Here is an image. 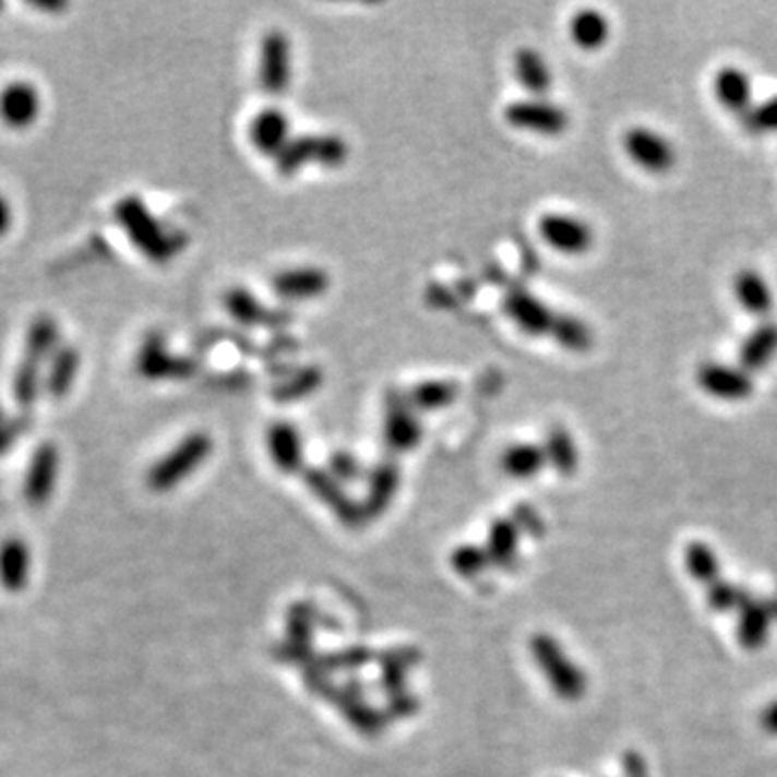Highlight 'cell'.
<instances>
[{"mask_svg":"<svg viewBox=\"0 0 777 777\" xmlns=\"http://www.w3.org/2000/svg\"><path fill=\"white\" fill-rule=\"evenodd\" d=\"M514 76L521 83V87L534 97L545 96L553 83L549 63L531 46H523L514 52Z\"/></svg>","mask_w":777,"mask_h":777,"instance_id":"4316f807","label":"cell"},{"mask_svg":"<svg viewBox=\"0 0 777 777\" xmlns=\"http://www.w3.org/2000/svg\"><path fill=\"white\" fill-rule=\"evenodd\" d=\"M59 339L61 333L57 320L50 315H37L28 326L22 359L46 366V361H50L52 355L59 350Z\"/></svg>","mask_w":777,"mask_h":777,"instance_id":"4dcf8cb0","label":"cell"},{"mask_svg":"<svg viewBox=\"0 0 777 777\" xmlns=\"http://www.w3.org/2000/svg\"><path fill=\"white\" fill-rule=\"evenodd\" d=\"M268 456L277 471L294 476L304 467L302 437L290 421H275L266 432Z\"/></svg>","mask_w":777,"mask_h":777,"instance_id":"ffe728a7","label":"cell"},{"mask_svg":"<svg viewBox=\"0 0 777 777\" xmlns=\"http://www.w3.org/2000/svg\"><path fill=\"white\" fill-rule=\"evenodd\" d=\"M503 309L510 315V320L525 331L527 335L540 337L551 333V324L555 318V311L549 309L540 298L527 290H510L503 298Z\"/></svg>","mask_w":777,"mask_h":777,"instance_id":"ac0fdd59","label":"cell"},{"mask_svg":"<svg viewBox=\"0 0 777 777\" xmlns=\"http://www.w3.org/2000/svg\"><path fill=\"white\" fill-rule=\"evenodd\" d=\"M271 288L284 300H311L331 288V277L318 266H296L277 273Z\"/></svg>","mask_w":777,"mask_h":777,"instance_id":"d6986e66","label":"cell"},{"mask_svg":"<svg viewBox=\"0 0 777 777\" xmlns=\"http://www.w3.org/2000/svg\"><path fill=\"white\" fill-rule=\"evenodd\" d=\"M302 480H304V486L309 488V492L322 501L335 516L342 525L346 527H361L368 518L363 514V507L359 501H355L348 490L344 488L342 482H337L326 469L322 467H307L302 471Z\"/></svg>","mask_w":777,"mask_h":777,"instance_id":"52a82bcc","label":"cell"},{"mask_svg":"<svg viewBox=\"0 0 777 777\" xmlns=\"http://www.w3.org/2000/svg\"><path fill=\"white\" fill-rule=\"evenodd\" d=\"M383 437H385L388 450L395 454L410 452L421 443L423 426H421L417 410L408 402L406 393L388 391L387 399H385Z\"/></svg>","mask_w":777,"mask_h":777,"instance_id":"ba28073f","label":"cell"},{"mask_svg":"<svg viewBox=\"0 0 777 777\" xmlns=\"http://www.w3.org/2000/svg\"><path fill=\"white\" fill-rule=\"evenodd\" d=\"M624 150L635 165L650 174H668L677 165V152L670 141L650 128H631L624 134Z\"/></svg>","mask_w":777,"mask_h":777,"instance_id":"8fae6325","label":"cell"},{"mask_svg":"<svg viewBox=\"0 0 777 777\" xmlns=\"http://www.w3.org/2000/svg\"><path fill=\"white\" fill-rule=\"evenodd\" d=\"M326 702L333 704L339 710V715L348 721V726L363 737L376 739L387 730L388 717L385 708H376L366 697L350 695L342 684L335 686V691Z\"/></svg>","mask_w":777,"mask_h":777,"instance_id":"9a60e30c","label":"cell"},{"mask_svg":"<svg viewBox=\"0 0 777 777\" xmlns=\"http://www.w3.org/2000/svg\"><path fill=\"white\" fill-rule=\"evenodd\" d=\"M399 480H402L399 465L391 458L372 467V471L368 474V492L366 499L361 501L368 521H374L387 512L399 490Z\"/></svg>","mask_w":777,"mask_h":777,"instance_id":"603a6c76","label":"cell"},{"mask_svg":"<svg viewBox=\"0 0 777 777\" xmlns=\"http://www.w3.org/2000/svg\"><path fill=\"white\" fill-rule=\"evenodd\" d=\"M777 620V598H750L739 609L737 637L745 650H758L767 644Z\"/></svg>","mask_w":777,"mask_h":777,"instance_id":"e0dca14e","label":"cell"},{"mask_svg":"<svg viewBox=\"0 0 777 777\" xmlns=\"http://www.w3.org/2000/svg\"><path fill=\"white\" fill-rule=\"evenodd\" d=\"M516 525V529L521 531V536H529V538H542L545 536V518L540 516V512L529 505V503H518L514 510H512V516H510Z\"/></svg>","mask_w":777,"mask_h":777,"instance_id":"bcb514c9","label":"cell"},{"mask_svg":"<svg viewBox=\"0 0 777 777\" xmlns=\"http://www.w3.org/2000/svg\"><path fill=\"white\" fill-rule=\"evenodd\" d=\"M322 381H324V374H322V370L318 366H304V368H300V370H296L294 374H290L286 381L275 385L273 399L279 402V404H290V402L304 399L307 395H311V393H315L318 388L322 387Z\"/></svg>","mask_w":777,"mask_h":777,"instance_id":"e575fe53","label":"cell"},{"mask_svg":"<svg viewBox=\"0 0 777 777\" xmlns=\"http://www.w3.org/2000/svg\"><path fill=\"white\" fill-rule=\"evenodd\" d=\"M350 147L337 134H300L290 139L284 152L275 158L279 176H296L307 165L342 167L348 160Z\"/></svg>","mask_w":777,"mask_h":777,"instance_id":"277c9868","label":"cell"},{"mask_svg":"<svg viewBox=\"0 0 777 777\" xmlns=\"http://www.w3.org/2000/svg\"><path fill=\"white\" fill-rule=\"evenodd\" d=\"M59 478H61V450L57 447V443L44 441L33 452L24 474L22 494L28 507L33 510L46 507L57 492Z\"/></svg>","mask_w":777,"mask_h":777,"instance_id":"8992f818","label":"cell"},{"mask_svg":"<svg viewBox=\"0 0 777 777\" xmlns=\"http://www.w3.org/2000/svg\"><path fill=\"white\" fill-rule=\"evenodd\" d=\"M214 441L207 432H191L187 434L174 450H169L160 461H156L145 474V485L152 492L165 494L176 490L187 478L212 456Z\"/></svg>","mask_w":777,"mask_h":777,"instance_id":"7a4b0ae2","label":"cell"},{"mask_svg":"<svg viewBox=\"0 0 777 777\" xmlns=\"http://www.w3.org/2000/svg\"><path fill=\"white\" fill-rule=\"evenodd\" d=\"M290 39L284 31L271 28L260 44V85L268 96L286 94L290 85Z\"/></svg>","mask_w":777,"mask_h":777,"instance_id":"30bf717a","label":"cell"},{"mask_svg":"<svg viewBox=\"0 0 777 777\" xmlns=\"http://www.w3.org/2000/svg\"><path fill=\"white\" fill-rule=\"evenodd\" d=\"M115 218L130 242L154 264H167L180 249V242L150 212L139 196H125L115 205Z\"/></svg>","mask_w":777,"mask_h":777,"instance_id":"6da1fadb","label":"cell"},{"mask_svg":"<svg viewBox=\"0 0 777 777\" xmlns=\"http://www.w3.org/2000/svg\"><path fill=\"white\" fill-rule=\"evenodd\" d=\"M320 657H322L324 668L331 674H335L339 670L357 672V670L370 666L372 661H376V653L372 648H368V646H348V648H342V650H335V653H324Z\"/></svg>","mask_w":777,"mask_h":777,"instance_id":"60d3db41","label":"cell"},{"mask_svg":"<svg viewBox=\"0 0 777 777\" xmlns=\"http://www.w3.org/2000/svg\"><path fill=\"white\" fill-rule=\"evenodd\" d=\"M81 366H83V357L76 346H59V350L48 361L44 391L55 399L68 397L79 381Z\"/></svg>","mask_w":777,"mask_h":777,"instance_id":"d4e9b609","label":"cell"},{"mask_svg":"<svg viewBox=\"0 0 777 777\" xmlns=\"http://www.w3.org/2000/svg\"><path fill=\"white\" fill-rule=\"evenodd\" d=\"M324 626V615L318 611L315 605L307 600L291 602L286 613V637L302 644H313L315 629Z\"/></svg>","mask_w":777,"mask_h":777,"instance_id":"8d00e7d4","label":"cell"},{"mask_svg":"<svg viewBox=\"0 0 777 777\" xmlns=\"http://www.w3.org/2000/svg\"><path fill=\"white\" fill-rule=\"evenodd\" d=\"M44 99L28 81H11L0 89V121L9 130L24 132L33 128L41 115Z\"/></svg>","mask_w":777,"mask_h":777,"instance_id":"7c38bea8","label":"cell"},{"mask_svg":"<svg viewBox=\"0 0 777 777\" xmlns=\"http://www.w3.org/2000/svg\"><path fill=\"white\" fill-rule=\"evenodd\" d=\"M136 370L143 379L156 383V381H184L191 379L199 370V363L176 355L167 348V339L163 333H150L141 350L136 355Z\"/></svg>","mask_w":777,"mask_h":777,"instance_id":"5b68a950","label":"cell"},{"mask_svg":"<svg viewBox=\"0 0 777 777\" xmlns=\"http://www.w3.org/2000/svg\"><path fill=\"white\" fill-rule=\"evenodd\" d=\"M41 370H44V366L33 363L28 359H22L17 363L15 374H13V399L17 406L31 408L37 402V395L44 388Z\"/></svg>","mask_w":777,"mask_h":777,"instance_id":"f35d334b","label":"cell"},{"mask_svg":"<svg viewBox=\"0 0 777 777\" xmlns=\"http://www.w3.org/2000/svg\"><path fill=\"white\" fill-rule=\"evenodd\" d=\"M529 653L553 693L564 702H577L587 691V679L582 668L569 657L562 644L549 633H534Z\"/></svg>","mask_w":777,"mask_h":777,"instance_id":"3957f363","label":"cell"},{"mask_svg":"<svg viewBox=\"0 0 777 777\" xmlns=\"http://www.w3.org/2000/svg\"><path fill=\"white\" fill-rule=\"evenodd\" d=\"M381 689L388 695L408 691V672L404 670H395V668H383L381 674Z\"/></svg>","mask_w":777,"mask_h":777,"instance_id":"f907efd6","label":"cell"},{"mask_svg":"<svg viewBox=\"0 0 777 777\" xmlns=\"http://www.w3.org/2000/svg\"><path fill=\"white\" fill-rule=\"evenodd\" d=\"M538 231L551 249L566 255H582L591 249L594 242L591 227L583 223L582 218L571 214H558V212L545 214L538 223Z\"/></svg>","mask_w":777,"mask_h":777,"instance_id":"4fadbf2b","label":"cell"},{"mask_svg":"<svg viewBox=\"0 0 777 777\" xmlns=\"http://www.w3.org/2000/svg\"><path fill=\"white\" fill-rule=\"evenodd\" d=\"M777 355V324L772 320L761 322L739 348V368L748 374L763 372Z\"/></svg>","mask_w":777,"mask_h":777,"instance_id":"cb8c5ba5","label":"cell"},{"mask_svg":"<svg viewBox=\"0 0 777 777\" xmlns=\"http://www.w3.org/2000/svg\"><path fill=\"white\" fill-rule=\"evenodd\" d=\"M249 136L260 154L277 158L290 143V119L282 108H264L253 117Z\"/></svg>","mask_w":777,"mask_h":777,"instance_id":"7402d4cb","label":"cell"},{"mask_svg":"<svg viewBox=\"0 0 777 777\" xmlns=\"http://www.w3.org/2000/svg\"><path fill=\"white\" fill-rule=\"evenodd\" d=\"M695 381L704 393L726 402H743L754 393V376L734 366L704 363L697 368Z\"/></svg>","mask_w":777,"mask_h":777,"instance_id":"5bb4252c","label":"cell"},{"mask_svg":"<svg viewBox=\"0 0 777 777\" xmlns=\"http://www.w3.org/2000/svg\"><path fill=\"white\" fill-rule=\"evenodd\" d=\"M518 545L521 531L516 529L512 518H494L490 523L485 547L490 564L505 571L514 569L518 564Z\"/></svg>","mask_w":777,"mask_h":777,"instance_id":"83f0119b","label":"cell"},{"mask_svg":"<svg viewBox=\"0 0 777 777\" xmlns=\"http://www.w3.org/2000/svg\"><path fill=\"white\" fill-rule=\"evenodd\" d=\"M706 596H708L710 607L717 611H739L752 598V594L745 591L743 587H737L724 579L710 583L706 587Z\"/></svg>","mask_w":777,"mask_h":777,"instance_id":"b9f144b4","label":"cell"},{"mask_svg":"<svg viewBox=\"0 0 777 777\" xmlns=\"http://www.w3.org/2000/svg\"><path fill=\"white\" fill-rule=\"evenodd\" d=\"M33 573V553L26 540L9 536L0 542V587L9 594H22Z\"/></svg>","mask_w":777,"mask_h":777,"instance_id":"44dd1931","label":"cell"},{"mask_svg":"<svg viewBox=\"0 0 777 777\" xmlns=\"http://www.w3.org/2000/svg\"><path fill=\"white\" fill-rule=\"evenodd\" d=\"M22 426L15 419H9L7 413L0 408V456L9 454L11 447L20 441Z\"/></svg>","mask_w":777,"mask_h":777,"instance_id":"681fc988","label":"cell"},{"mask_svg":"<svg viewBox=\"0 0 777 777\" xmlns=\"http://www.w3.org/2000/svg\"><path fill=\"white\" fill-rule=\"evenodd\" d=\"M547 467V456L542 445L536 443H514L501 456V469L512 480H531Z\"/></svg>","mask_w":777,"mask_h":777,"instance_id":"1f68e13d","label":"cell"},{"mask_svg":"<svg viewBox=\"0 0 777 777\" xmlns=\"http://www.w3.org/2000/svg\"><path fill=\"white\" fill-rule=\"evenodd\" d=\"M715 96L719 99V104L724 108H728L734 115H741V119L750 112V108L754 106L752 101V81L750 76L734 68H721L715 76Z\"/></svg>","mask_w":777,"mask_h":777,"instance_id":"484cf974","label":"cell"},{"mask_svg":"<svg viewBox=\"0 0 777 777\" xmlns=\"http://www.w3.org/2000/svg\"><path fill=\"white\" fill-rule=\"evenodd\" d=\"M450 564L454 569V573L463 579H478L486 573V569L490 566V558L486 553L485 547L478 545H461L452 551L450 555Z\"/></svg>","mask_w":777,"mask_h":777,"instance_id":"ab89813d","label":"cell"},{"mask_svg":"<svg viewBox=\"0 0 777 777\" xmlns=\"http://www.w3.org/2000/svg\"><path fill=\"white\" fill-rule=\"evenodd\" d=\"M227 313L242 326H273L282 328L291 320L284 309H271L247 288H229L223 296Z\"/></svg>","mask_w":777,"mask_h":777,"instance_id":"2e32d148","label":"cell"},{"mask_svg":"<svg viewBox=\"0 0 777 777\" xmlns=\"http://www.w3.org/2000/svg\"><path fill=\"white\" fill-rule=\"evenodd\" d=\"M743 125L754 134L777 132V96L767 97L761 104H754L743 117Z\"/></svg>","mask_w":777,"mask_h":777,"instance_id":"7bdbcfd3","label":"cell"},{"mask_svg":"<svg viewBox=\"0 0 777 777\" xmlns=\"http://www.w3.org/2000/svg\"><path fill=\"white\" fill-rule=\"evenodd\" d=\"M547 463L564 478H571L577 474L579 469V450L577 443L573 439V434L569 432V428L564 426H551L545 443H542Z\"/></svg>","mask_w":777,"mask_h":777,"instance_id":"f546056e","label":"cell"},{"mask_svg":"<svg viewBox=\"0 0 777 777\" xmlns=\"http://www.w3.org/2000/svg\"><path fill=\"white\" fill-rule=\"evenodd\" d=\"M549 335H553V339L571 352H587L594 344L591 328L579 318L569 313H555Z\"/></svg>","mask_w":777,"mask_h":777,"instance_id":"836d02e7","label":"cell"},{"mask_svg":"<svg viewBox=\"0 0 777 777\" xmlns=\"http://www.w3.org/2000/svg\"><path fill=\"white\" fill-rule=\"evenodd\" d=\"M13 227V207L11 201L0 193V238H4Z\"/></svg>","mask_w":777,"mask_h":777,"instance_id":"f5cc1de1","label":"cell"},{"mask_svg":"<svg viewBox=\"0 0 777 777\" xmlns=\"http://www.w3.org/2000/svg\"><path fill=\"white\" fill-rule=\"evenodd\" d=\"M571 39L575 41V46H579L582 50H598L607 44L609 39V20L591 7L579 9L573 20H571Z\"/></svg>","mask_w":777,"mask_h":777,"instance_id":"d6a6232c","label":"cell"},{"mask_svg":"<svg viewBox=\"0 0 777 777\" xmlns=\"http://www.w3.org/2000/svg\"><path fill=\"white\" fill-rule=\"evenodd\" d=\"M376 661L381 664V668H395V670L410 672L413 668H417L421 664V650L415 646H395V648H387L381 655H376Z\"/></svg>","mask_w":777,"mask_h":777,"instance_id":"7dc6e473","label":"cell"},{"mask_svg":"<svg viewBox=\"0 0 777 777\" xmlns=\"http://www.w3.org/2000/svg\"><path fill=\"white\" fill-rule=\"evenodd\" d=\"M419 697L410 691H402V693H395V695H388L387 706H385V713H387L388 719H410L419 713Z\"/></svg>","mask_w":777,"mask_h":777,"instance_id":"c3c4849f","label":"cell"},{"mask_svg":"<svg viewBox=\"0 0 777 777\" xmlns=\"http://www.w3.org/2000/svg\"><path fill=\"white\" fill-rule=\"evenodd\" d=\"M684 566L686 573L702 585H710V583L719 582V560L715 555V551L704 545V542H693L686 547L684 551Z\"/></svg>","mask_w":777,"mask_h":777,"instance_id":"74e56055","label":"cell"},{"mask_svg":"<svg viewBox=\"0 0 777 777\" xmlns=\"http://www.w3.org/2000/svg\"><path fill=\"white\" fill-rule=\"evenodd\" d=\"M406 395L415 410H439L456 402L458 385L452 381H421Z\"/></svg>","mask_w":777,"mask_h":777,"instance_id":"d590c367","label":"cell"},{"mask_svg":"<svg viewBox=\"0 0 777 777\" xmlns=\"http://www.w3.org/2000/svg\"><path fill=\"white\" fill-rule=\"evenodd\" d=\"M734 296H737L739 304L752 315L767 318L774 309V291L769 288L767 279L752 268L737 273Z\"/></svg>","mask_w":777,"mask_h":777,"instance_id":"f1b7e54d","label":"cell"},{"mask_svg":"<svg viewBox=\"0 0 777 777\" xmlns=\"http://www.w3.org/2000/svg\"><path fill=\"white\" fill-rule=\"evenodd\" d=\"M624 774H626V777H648V772H646V765H644L642 756H637V754H626V758H624Z\"/></svg>","mask_w":777,"mask_h":777,"instance_id":"db71d44e","label":"cell"},{"mask_svg":"<svg viewBox=\"0 0 777 777\" xmlns=\"http://www.w3.org/2000/svg\"><path fill=\"white\" fill-rule=\"evenodd\" d=\"M315 650H313V644H302V642H296V639H288L284 637L275 648H273V657L279 661V664H286V666H298V668H307L313 659H315Z\"/></svg>","mask_w":777,"mask_h":777,"instance_id":"ee69618b","label":"cell"},{"mask_svg":"<svg viewBox=\"0 0 777 777\" xmlns=\"http://www.w3.org/2000/svg\"><path fill=\"white\" fill-rule=\"evenodd\" d=\"M326 471L342 485H350V482H357L363 478V467H361L359 458L344 450L331 454Z\"/></svg>","mask_w":777,"mask_h":777,"instance_id":"f6af8a7d","label":"cell"},{"mask_svg":"<svg viewBox=\"0 0 777 777\" xmlns=\"http://www.w3.org/2000/svg\"><path fill=\"white\" fill-rule=\"evenodd\" d=\"M761 726L772 737H777V700L769 702L761 713Z\"/></svg>","mask_w":777,"mask_h":777,"instance_id":"816d5d0a","label":"cell"},{"mask_svg":"<svg viewBox=\"0 0 777 777\" xmlns=\"http://www.w3.org/2000/svg\"><path fill=\"white\" fill-rule=\"evenodd\" d=\"M505 119L512 128L536 132V134H547V136H558L566 132L571 119L569 112L542 97H531V99H516L505 108Z\"/></svg>","mask_w":777,"mask_h":777,"instance_id":"9c48e42d","label":"cell"}]
</instances>
